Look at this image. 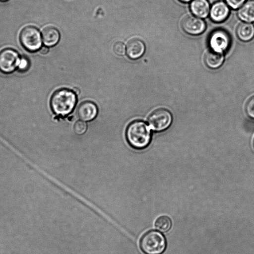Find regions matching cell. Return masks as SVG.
<instances>
[{
	"instance_id": "3",
	"label": "cell",
	"mask_w": 254,
	"mask_h": 254,
	"mask_svg": "<svg viewBox=\"0 0 254 254\" xmlns=\"http://www.w3.org/2000/svg\"><path fill=\"white\" fill-rule=\"evenodd\" d=\"M140 247L145 254H161L166 248V239L160 232L151 230L142 236Z\"/></svg>"
},
{
	"instance_id": "7",
	"label": "cell",
	"mask_w": 254,
	"mask_h": 254,
	"mask_svg": "<svg viewBox=\"0 0 254 254\" xmlns=\"http://www.w3.org/2000/svg\"><path fill=\"white\" fill-rule=\"evenodd\" d=\"M208 44L211 50L223 53L227 51L230 46V37L226 31L216 29L209 35Z\"/></svg>"
},
{
	"instance_id": "13",
	"label": "cell",
	"mask_w": 254,
	"mask_h": 254,
	"mask_svg": "<svg viewBox=\"0 0 254 254\" xmlns=\"http://www.w3.org/2000/svg\"><path fill=\"white\" fill-rule=\"evenodd\" d=\"M192 13L200 18H205L208 15L210 5L207 0H193L190 4Z\"/></svg>"
},
{
	"instance_id": "21",
	"label": "cell",
	"mask_w": 254,
	"mask_h": 254,
	"mask_svg": "<svg viewBox=\"0 0 254 254\" xmlns=\"http://www.w3.org/2000/svg\"><path fill=\"white\" fill-rule=\"evenodd\" d=\"M114 53L119 56H123L126 51L125 44L120 41L116 42L113 47Z\"/></svg>"
},
{
	"instance_id": "1",
	"label": "cell",
	"mask_w": 254,
	"mask_h": 254,
	"mask_svg": "<svg viewBox=\"0 0 254 254\" xmlns=\"http://www.w3.org/2000/svg\"><path fill=\"white\" fill-rule=\"evenodd\" d=\"M77 102L76 93L67 88L56 90L50 99V106L57 115L64 117L70 114L74 108Z\"/></svg>"
},
{
	"instance_id": "20",
	"label": "cell",
	"mask_w": 254,
	"mask_h": 254,
	"mask_svg": "<svg viewBox=\"0 0 254 254\" xmlns=\"http://www.w3.org/2000/svg\"><path fill=\"white\" fill-rule=\"evenodd\" d=\"M245 110L247 115L250 118L254 119V96L251 97L247 101Z\"/></svg>"
},
{
	"instance_id": "24",
	"label": "cell",
	"mask_w": 254,
	"mask_h": 254,
	"mask_svg": "<svg viewBox=\"0 0 254 254\" xmlns=\"http://www.w3.org/2000/svg\"><path fill=\"white\" fill-rule=\"evenodd\" d=\"M180 1L183 2H188L190 1L191 0H179Z\"/></svg>"
},
{
	"instance_id": "8",
	"label": "cell",
	"mask_w": 254,
	"mask_h": 254,
	"mask_svg": "<svg viewBox=\"0 0 254 254\" xmlns=\"http://www.w3.org/2000/svg\"><path fill=\"white\" fill-rule=\"evenodd\" d=\"M181 26L185 32L192 35L202 33L206 28L205 22L201 18L193 15H189L184 18Z\"/></svg>"
},
{
	"instance_id": "17",
	"label": "cell",
	"mask_w": 254,
	"mask_h": 254,
	"mask_svg": "<svg viewBox=\"0 0 254 254\" xmlns=\"http://www.w3.org/2000/svg\"><path fill=\"white\" fill-rule=\"evenodd\" d=\"M155 225L157 230L165 232L168 231L171 228L172 222L168 217L162 216L156 220Z\"/></svg>"
},
{
	"instance_id": "15",
	"label": "cell",
	"mask_w": 254,
	"mask_h": 254,
	"mask_svg": "<svg viewBox=\"0 0 254 254\" xmlns=\"http://www.w3.org/2000/svg\"><path fill=\"white\" fill-rule=\"evenodd\" d=\"M222 53L212 50L206 52L204 56V62L209 68L215 69L219 67L223 63Z\"/></svg>"
},
{
	"instance_id": "11",
	"label": "cell",
	"mask_w": 254,
	"mask_h": 254,
	"mask_svg": "<svg viewBox=\"0 0 254 254\" xmlns=\"http://www.w3.org/2000/svg\"><path fill=\"white\" fill-rule=\"evenodd\" d=\"M229 12V7L224 2L217 1L212 5L210 16L213 21L221 22L228 17Z\"/></svg>"
},
{
	"instance_id": "19",
	"label": "cell",
	"mask_w": 254,
	"mask_h": 254,
	"mask_svg": "<svg viewBox=\"0 0 254 254\" xmlns=\"http://www.w3.org/2000/svg\"><path fill=\"white\" fill-rule=\"evenodd\" d=\"M73 129L76 134H83L87 130V125L82 121H77L74 125Z\"/></svg>"
},
{
	"instance_id": "10",
	"label": "cell",
	"mask_w": 254,
	"mask_h": 254,
	"mask_svg": "<svg viewBox=\"0 0 254 254\" xmlns=\"http://www.w3.org/2000/svg\"><path fill=\"white\" fill-rule=\"evenodd\" d=\"M145 46L144 43L138 38L129 40L126 46V53L129 58L135 60L144 53Z\"/></svg>"
},
{
	"instance_id": "16",
	"label": "cell",
	"mask_w": 254,
	"mask_h": 254,
	"mask_svg": "<svg viewBox=\"0 0 254 254\" xmlns=\"http://www.w3.org/2000/svg\"><path fill=\"white\" fill-rule=\"evenodd\" d=\"M236 34L241 40L250 41L254 37V26L249 23H241L237 28Z\"/></svg>"
},
{
	"instance_id": "26",
	"label": "cell",
	"mask_w": 254,
	"mask_h": 254,
	"mask_svg": "<svg viewBox=\"0 0 254 254\" xmlns=\"http://www.w3.org/2000/svg\"></svg>"
},
{
	"instance_id": "2",
	"label": "cell",
	"mask_w": 254,
	"mask_h": 254,
	"mask_svg": "<svg viewBox=\"0 0 254 254\" xmlns=\"http://www.w3.org/2000/svg\"><path fill=\"white\" fill-rule=\"evenodd\" d=\"M126 135L128 143L133 148L143 149L149 144L151 131L148 125L143 121L136 120L127 126Z\"/></svg>"
},
{
	"instance_id": "4",
	"label": "cell",
	"mask_w": 254,
	"mask_h": 254,
	"mask_svg": "<svg viewBox=\"0 0 254 254\" xmlns=\"http://www.w3.org/2000/svg\"><path fill=\"white\" fill-rule=\"evenodd\" d=\"M19 41L23 48L30 53L39 51L42 47V35L35 26L24 27L20 32Z\"/></svg>"
},
{
	"instance_id": "22",
	"label": "cell",
	"mask_w": 254,
	"mask_h": 254,
	"mask_svg": "<svg viewBox=\"0 0 254 254\" xmlns=\"http://www.w3.org/2000/svg\"><path fill=\"white\" fill-rule=\"evenodd\" d=\"M228 5L234 9L239 8L246 0H225Z\"/></svg>"
},
{
	"instance_id": "14",
	"label": "cell",
	"mask_w": 254,
	"mask_h": 254,
	"mask_svg": "<svg viewBox=\"0 0 254 254\" xmlns=\"http://www.w3.org/2000/svg\"><path fill=\"white\" fill-rule=\"evenodd\" d=\"M238 17L247 22H254V0H249L239 9Z\"/></svg>"
},
{
	"instance_id": "18",
	"label": "cell",
	"mask_w": 254,
	"mask_h": 254,
	"mask_svg": "<svg viewBox=\"0 0 254 254\" xmlns=\"http://www.w3.org/2000/svg\"><path fill=\"white\" fill-rule=\"evenodd\" d=\"M30 65V61L28 58L21 57L17 70L21 73L25 72L29 70Z\"/></svg>"
},
{
	"instance_id": "25",
	"label": "cell",
	"mask_w": 254,
	"mask_h": 254,
	"mask_svg": "<svg viewBox=\"0 0 254 254\" xmlns=\"http://www.w3.org/2000/svg\"><path fill=\"white\" fill-rule=\"evenodd\" d=\"M9 0H0V2H7L8 1H9Z\"/></svg>"
},
{
	"instance_id": "6",
	"label": "cell",
	"mask_w": 254,
	"mask_h": 254,
	"mask_svg": "<svg viewBox=\"0 0 254 254\" xmlns=\"http://www.w3.org/2000/svg\"><path fill=\"white\" fill-rule=\"evenodd\" d=\"M172 121L171 113L167 109L159 108L154 110L149 116L148 124L156 131H162L171 125Z\"/></svg>"
},
{
	"instance_id": "12",
	"label": "cell",
	"mask_w": 254,
	"mask_h": 254,
	"mask_svg": "<svg viewBox=\"0 0 254 254\" xmlns=\"http://www.w3.org/2000/svg\"><path fill=\"white\" fill-rule=\"evenodd\" d=\"M42 38L45 46L50 47L59 42L60 34L59 30L53 26H47L42 32Z\"/></svg>"
},
{
	"instance_id": "9",
	"label": "cell",
	"mask_w": 254,
	"mask_h": 254,
	"mask_svg": "<svg viewBox=\"0 0 254 254\" xmlns=\"http://www.w3.org/2000/svg\"><path fill=\"white\" fill-rule=\"evenodd\" d=\"M98 108L97 105L90 101L82 102L77 108V115L78 117L84 121H90L97 116Z\"/></svg>"
},
{
	"instance_id": "23",
	"label": "cell",
	"mask_w": 254,
	"mask_h": 254,
	"mask_svg": "<svg viewBox=\"0 0 254 254\" xmlns=\"http://www.w3.org/2000/svg\"><path fill=\"white\" fill-rule=\"evenodd\" d=\"M40 52L42 54H46L49 52V48L46 46L42 47L39 50Z\"/></svg>"
},
{
	"instance_id": "5",
	"label": "cell",
	"mask_w": 254,
	"mask_h": 254,
	"mask_svg": "<svg viewBox=\"0 0 254 254\" xmlns=\"http://www.w3.org/2000/svg\"><path fill=\"white\" fill-rule=\"evenodd\" d=\"M21 57L13 49L7 48L0 51V71L10 74L17 69Z\"/></svg>"
}]
</instances>
